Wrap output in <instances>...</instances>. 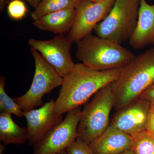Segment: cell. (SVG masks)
I'll list each match as a JSON object with an SVG mask.
<instances>
[{"instance_id": "13", "label": "cell", "mask_w": 154, "mask_h": 154, "mask_svg": "<svg viewBox=\"0 0 154 154\" xmlns=\"http://www.w3.org/2000/svg\"><path fill=\"white\" fill-rule=\"evenodd\" d=\"M89 146L94 154H120L131 149V136L110 124Z\"/></svg>"}, {"instance_id": "9", "label": "cell", "mask_w": 154, "mask_h": 154, "mask_svg": "<svg viewBox=\"0 0 154 154\" xmlns=\"http://www.w3.org/2000/svg\"><path fill=\"white\" fill-rule=\"evenodd\" d=\"M72 43L67 35L64 34H58L50 40L31 38L28 41L30 47L37 50L63 78L71 71L75 65L70 54Z\"/></svg>"}, {"instance_id": "24", "label": "cell", "mask_w": 154, "mask_h": 154, "mask_svg": "<svg viewBox=\"0 0 154 154\" xmlns=\"http://www.w3.org/2000/svg\"><path fill=\"white\" fill-rule=\"evenodd\" d=\"M7 4L5 0H0V8H1V12H2L4 11Z\"/></svg>"}, {"instance_id": "12", "label": "cell", "mask_w": 154, "mask_h": 154, "mask_svg": "<svg viewBox=\"0 0 154 154\" xmlns=\"http://www.w3.org/2000/svg\"><path fill=\"white\" fill-rule=\"evenodd\" d=\"M129 41L135 49L154 45V4L140 0L137 24Z\"/></svg>"}, {"instance_id": "7", "label": "cell", "mask_w": 154, "mask_h": 154, "mask_svg": "<svg viewBox=\"0 0 154 154\" xmlns=\"http://www.w3.org/2000/svg\"><path fill=\"white\" fill-rule=\"evenodd\" d=\"M82 111L79 107L67 113L64 119L33 146L31 154H57L66 150L78 138L77 128Z\"/></svg>"}, {"instance_id": "1", "label": "cell", "mask_w": 154, "mask_h": 154, "mask_svg": "<svg viewBox=\"0 0 154 154\" xmlns=\"http://www.w3.org/2000/svg\"><path fill=\"white\" fill-rule=\"evenodd\" d=\"M122 69L97 71L82 63L75 64L63 78L55 101L54 112L62 115L80 107L100 89L116 79Z\"/></svg>"}, {"instance_id": "16", "label": "cell", "mask_w": 154, "mask_h": 154, "mask_svg": "<svg viewBox=\"0 0 154 154\" xmlns=\"http://www.w3.org/2000/svg\"><path fill=\"white\" fill-rule=\"evenodd\" d=\"M80 0H42L30 14L33 21L47 14L67 9L75 8Z\"/></svg>"}, {"instance_id": "19", "label": "cell", "mask_w": 154, "mask_h": 154, "mask_svg": "<svg viewBox=\"0 0 154 154\" xmlns=\"http://www.w3.org/2000/svg\"><path fill=\"white\" fill-rule=\"evenodd\" d=\"M28 11L25 3L21 0H13L9 3L8 6L9 17L15 20H22Z\"/></svg>"}, {"instance_id": "28", "label": "cell", "mask_w": 154, "mask_h": 154, "mask_svg": "<svg viewBox=\"0 0 154 154\" xmlns=\"http://www.w3.org/2000/svg\"><path fill=\"white\" fill-rule=\"evenodd\" d=\"M57 154H68L66 152V150L64 151H63Z\"/></svg>"}, {"instance_id": "18", "label": "cell", "mask_w": 154, "mask_h": 154, "mask_svg": "<svg viewBox=\"0 0 154 154\" xmlns=\"http://www.w3.org/2000/svg\"><path fill=\"white\" fill-rule=\"evenodd\" d=\"M6 81L5 77H0V110L17 116L19 118L24 117V112L19 105L11 98L5 90Z\"/></svg>"}, {"instance_id": "8", "label": "cell", "mask_w": 154, "mask_h": 154, "mask_svg": "<svg viewBox=\"0 0 154 154\" xmlns=\"http://www.w3.org/2000/svg\"><path fill=\"white\" fill-rule=\"evenodd\" d=\"M116 0H103L94 2L80 0L76 7L74 23L67 36L72 43L77 42L91 33L112 10Z\"/></svg>"}, {"instance_id": "2", "label": "cell", "mask_w": 154, "mask_h": 154, "mask_svg": "<svg viewBox=\"0 0 154 154\" xmlns=\"http://www.w3.org/2000/svg\"><path fill=\"white\" fill-rule=\"evenodd\" d=\"M154 86V48L135 56L111 83L117 110Z\"/></svg>"}, {"instance_id": "29", "label": "cell", "mask_w": 154, "mask_h": 154, "mask_svg": "<svg viewBox=\"0 0 154 154\" xmlns=\"http://www.w3.org/2000/svg\"><path fill=\"white\" fill-rule=\"evenodd\" d=\"M12 1H13V0H5L6 3H7V4H9V3Z\"/></svg>"}, {"instance_id": "30", "label": "cell", "mask_w": 154, "mask_h": 154, "mask_svg": "<svg viewBox=\"0 0 154 154\" xmlns=\"http://www.w3.org/2000/svg\"></svg>"}, {"instance_id": "22", "label": "cell", "mask_w": 154, "mask_h": 154, "mask_svg": "<svg viewBox=\"0 0 154 154\" xmlns=\"http://www.w3.org/2000/svg\"><path fill=\"white\" fill-rule=\"evenodd\" d=\"M140 97L148 100L150 102H154V86L144 92Z\"/></svg>"}, {"instance_id": "4", "label": "cell", "mask_w": 154, "mask_h": 154, "mask_svg": "<svg viewBox=\"0 0 154 154\" xmlns=\"http://www.w3.org/2000/svg\"><path fill=\"white\" fill-rule=\"evenodd\" d=\"M111 83L97 92L82 110L77 128L78 138L88 144L101 135L110 125V112L115 102Z\"/></svg>"}, {"instance_id": "23", "label": "cell", "mask_w": 154, "mask_h": 154, "mask_svg": "<svg viewBox=\"0 0 154 154\" xmlns=\"http://www.w3.org/2000/svg\"><path fill=\"white\" fill-rule=\"evenodd\" d=\"M31 7L36 9L42 0H26Z\"/></svg>"}, {"instance_id": "10", "label": "cell", "mask_w": 154, "mask_h": 154, "mask_svg": "<svg viewBox=\"0 0 154 154\" xmlns=\"http://www.w3.org/2000/svg\"><path fill=\"white\" fill-rule=\"evenodd\" d=\"M151 103L139 97L118 110L110 124L130 136L146 131Z\"/></svg>"}, {"instance_id": "5", "label": "cell", "mask_w": 154, "mask_h": 154, "mask_svg": "<svg viewBox=\"0 0 154 154\" xmlns=\"http://www.w3.org/2000/svg\"><path fill=\"white\" fill-rule=\"evenodd\" d=\"M140 0H116L109 14L94 29L97 36L121 45L129 40L137 24Z\"/></svg>"}, {"instance_id": "25", "label": "cell", "mask_w": 154, "mask_h": 154, "mask_svg": "<svg viewBox=\"0 0 154 154\" xmlns=\"http://www.w3.org/2000/svg\"><path fill=\"white\" fill-rule=\"evenodd\" d=\"M6 146L7 145L3 143L0 144V154H4V152L5 150Z\"/></svg>"}, {"instance_id": "15", "label": "cell", "mask_w": 154, "mask_h": 154, "mask_svg": "<svg viewBox=\"0 0 154 154\" xmlns=\"http://www.w3.org/2000/svg\"><path fill=\"white\" fill-rule=\"evenodd\" d=\"M28 139L27 127H21L13 120L12 114L0 113V140L6 145H22Z\"/></svg>"}, {"instance_id": "11", "label": "cell", "mask_w": 154, "mask_h": 154, "mask_svg": "<svg viewBox=\"0 0 154 154\" xmlns=\"http://www.w3.org/2000/svg\"><path fill=\"white\" fill-rule=\"evenodd\" d=\"M53 99L38 109L24 112L28 132V141L34 146L47 134L53 128L62 121V114L56 113Z\"/></svg>"}, {"instance_id": "27", "label": "cell", "mask_w": 154, "mask_h": 154, "mask_svg": "<svg viewBox=\"0 0 154 154\" xmlns=\"http://www.w3.org/2000/svg\"><path fill=\"white\" fill-rule=\"evenodd\" d=\"M91 1L94 2H101V1H103V0H91Z\"/></svg>"}, {"instance_id": "6", "label": "cell", "mask_w": 154, "mask_h": 154, "mask_svg": "<svg viewBox=\"0 0 154 154\" xmlns=\"http://www.w3.org/2000/svg\"><path fill=\"white\" fill-rule=\"evenodd\" d=\"M30 52L34 58L35 73L30 88L24 95L14 98L23 112L43 105L42 98L55 88L61 86L63 78L33 48Z\"/></svg>"}, {"instance_id": "21", "label": "cell", "mask_w": 154, "mask_h": 154, "mask_svg": "<svg viewBox=\"0 0 154 154\" xmlns=\"http://www.w3.org/2000/svg\"><path fill=\"white\" fill-rule=\"evenodd\" d=\"M146 131L154 136V102H151Z\"/></svg>"}, {"instance_id": "3", "label": "cell", "mask_w": 154, "mask_h": 154, "mask_svg": "<svg viewBox=\"0 0 154 154\" xmlns=\"http://www.w3.org/2000/svg\"><path fill=\"white\" fill-rule=\"evenodd\" d=\"M76 43L77 58L96 70L123 68L135 56L121 45L91 33Z\"/></svg>"}, {"instance_id": "14", "label": "cell", "mask_w": 154, "mask_h": 154, "mask_svg": "<svg viewBox=\"0 0 154 154\" xmlns=\"http://www.w3.org/2000/svg\"><path fill=\"white\" fill-rule=\"evenodd\" d=\"M75 15V8L65 9L42 16L33 21V24L41 30L64 34L71 29Z\"/></svg>"}, {"instance_id": "17", "label": "cell", "mask_w": 154, "mask_h": 154, "mask_svg": "<svg viewBox=\"0 0 154 154\" xmlns=\"http://www.w3.org/2000/svg\"><path fill=\"white\" fill-rule=\"evenodd\" d=\"M135 154H154V136L147 131L131 136Z\"/></svg>"}, {"instance_id": "20", "label": "cell", "mask_w": 154, "mask_h": 154, "mask_svg": "<svg viewBox=\"0 0 154 154\" xmlns=\"http://www.w3.org/2000/svg\"><path fill=\"white\" fill-rule=\"evenodd\" d=\"M68 154H94L89 144L79 138L66 149Z\"/></svg>"}, {"instance_id": "26", "label": "cell", "mask_w": 154, "mask_h": 154, "mask_svg": "<svg viewBox=\"0 0 154 154\" xmlns=\"http://www.w3.org/2000/svg\"><path fill=\"white\" fill-rule=\"evenodd\" d=\"M120 154H135L134 152L131 149H130L126 151L123 152L122 153Z\"/></svg>"}]
</instances>
